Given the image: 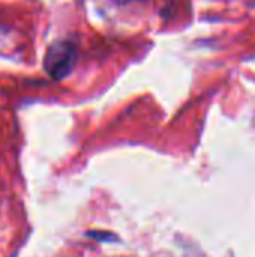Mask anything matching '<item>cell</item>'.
I'll list each match as a JSON object with an SVG mask.
<instances>
[{"label":"cell","mask_w":255,"mask_h":257,"mask_svg":"<svg viewBox=\"0 0 255 257\" xmlns=\"http://www.w3.org/2000/svg\"><path fill=\"white\" fill-rule=\"evenodd\" d=\"M77 62V47L71 41L54 42L45 54L44 66L45 71L54 78H65L74 68Z\"/></svg>","instance_id":"6da1fadb"}]
</instances>
